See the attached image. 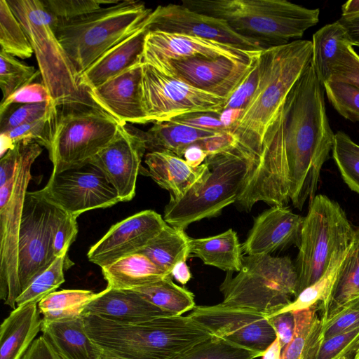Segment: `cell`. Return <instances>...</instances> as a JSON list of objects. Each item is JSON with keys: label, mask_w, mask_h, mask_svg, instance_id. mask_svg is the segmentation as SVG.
Returning <instances> with one entry per match:
<instances>
[{"label": "cell", "mask_w": 359, "mask_h": 359, "mask_svg": "<svg viewBox=\"0 0 359 359\" xmlns=\"http://www.w3.org/2000/svg\"><path fill=\"white\" fill-rule=\"evenodd\" d=\"M325 89L311 60L295 83L264 140L236 201L249 212L263 201H290L302 210L316 196L320 171L334 144L326 114Z\"/></svg>", "instance_id": "6da1fadb"}, {"label": "cell", "mask_w": 359, "mask_h": 359, "mask_svg": "<svg viewBox=\"0 0 359 359\" xmlns=\"http://www.w3.org/2000/svg\"><path fill=\"white\" fill-rule=\"evenodd\" d=\"M311 58L312 42L308 40L296 39L261 52L257 88L231 128L238 147L256 158L266 133Z\"/></svg>", "instance_id": "7a4b0ae2"}, {"label": "cell", "mask_w": 359, "mask_h": 359, "mask_svg": "<svg viewBox=\"0 0 359 359\" xmlns=\"http://www.w3.org/2000/svg\"><path fill=\"white\" fill-rule=\"evenodd\" d=\"M83 319L97 345L130 359H175L212 337L189 315L128 324L90 315Z\"/></svg>", "instance_id": "3957f363"}, {"label": "cell", "mask_w": 359, "mask_h": 359, "mask_svg": "<svg viewBox=\"0 0 359 359\" xmlns=\"http://www.w3.org/2000/svg\"><path fill=\"white\" fill-rule=\"evenodd\" d=\"M196 11L225 20L236 33L266 48L301 38L319 21L320 10L286 0H185Z\"/></svg>", "instance_id": "277c9868"}, {"label": "cell", "mask_w": 359, "mask_h": 359, "mask_svg": "<svg viewBox=\"0 0 359 359\" xmlns=\"http://www.w3.org/2000/svg\"><path fill=\"white\" fill-rule=\"evenodd\" d=\"M41 146L22 141L0 161V298L15 309L21 293L18 277V238L31 168Z\"/></svg>", "instance_id": "5b68a950"}, {"label": "cell", "mask_w": 359, "mask_h": 359, "mask_svg": "<svg viewBox=\"0 0 359 359\" xmlns=\"http://www.w3.org/2000/svg\"><path fill=\"white\" fill-rule=\"evenodd\" d=\"M255 160V156L236 147L208 156L203 176L179 199H170L163 219L171 226L185 230L191 224L219 215L235 203Z\"/></svg>", "instance_id": "8992f818"}, {"label": "cell", "mask_w": 359, "mask_h": 359, "mask_svg": "<svg viewBox=\"0 0 359 359\" xmlns=\"http://www.w3.org/2000/svg\"><path fill=\"white\" fill-rule=\"evenodd\" d=\"M152 10L138 1H118L57 23L55 34L79 76L104 53L146 25Z\"/></svg>", "instance_id": "52a82bcc"}, {"label": "cell", "mask_w": 359, "mask_h": 359, "mask_svg": "<svg viewBox=\"0 0 359 359\" xmlns=\"http://www.w3.org/2000/svg\"><path fill=\"white\" fill-rule=\"evenodd\" d=\"M35 55L42 83L57 107L95 105L79 83V76L59 41L55 20L42 0H7Z\"/></svg>", "instance_id": "ba28073f"}, {"label": "cell", "mask_w": 359, "mask_h": 359, "mask_svg": "<svg viewBox=\"0 0 359 359\" xmlns=\"http://www.w3.org/2000/svg\"><path fill=\"white\" fill-rule=\"evenodd\" d=\"M355 229L339 203L323 194L309 203L295 267L296 297L337 267L351 245Z\"/></svg>", "instance_id": "9c48e42d"}, {"label": "cell", "mask_w": 359, "mask_h": 359, "mask_svg": "<svg viewBox=\"0 0 359 359\" xmlns=\"http://www.w3.org/2000/svg\"><path fill=\"white\" fill-rule=\"evenodd\" d=\"M242 261L236 276L226 272L219 287L222 303L264 312L269 316L295 298L297 273L289 257L245 255Z\"/></svg>", "instance_id": "30bf717a"}, {"label": "cell", "mask_w": 359, "mask_h": 359, "mask_svg": "<svg viewBox=\"0 0 359 359\" xmlns=\"http://www.w3.org/2000/svg\"><path fill=\"white\" fill-rule=\"evenodd\" d=\"M55 131L48 150L52 174L79 168L114 138L121 126L96 105L60 107ZM58 108V107H57Z\"/></svg>", "instance_id": "8fae6325"}, {"label": "cell", "mask_w": 359, "mask_h": 359, "mask_svg": "<svg viewBox=\"0 0 359 359\" xmlns=\"http://www.w3.org/2000/svg\"><path fill=\"white\" fill-rule=\"evenodd\" d=\"M140 92L145 123L168 121L193 112L221 114L227 100L193 88L144 62Z\"/></svg>", "instance_id": "7c38bea8"}, {"label": "cell", "mask_w": 359, "mask_h": 359, "mask_svg": "<svg viewBox=\"0 0 359 359\" xmlns=\"http://www.w3.org/2000/svg\"><path fill=\"white\" fill-rule=\"evenodd\" d=\"M61 211L41 190L27 191L18 238L21 292L57 258L53 250L54 233Z\"/></svg>", "instance_id": "4fadbf2b"}, {"label": "cell", "mask_w": 359, "mask_h": 359, "mask_svg": "<svg viewBox=\"0 0 359 359\" xmlns=\"http://www.w3.org/2000/svg\"><path fill=\"white\" fill-rule=\"evenodd\" d=\"M213 337L252 351L261 357L277 338L269 314L223 303L196 306L189 315Z\"/></svg>", "instance_id": "5bb4252c"}, {"label": "cell", "mask_w": 359, "mask_h": 359, "mask_svg": "<svg viewBox=\"0 0 359 359\" xmlns=\"http://www.w3.org/2000/svg\"><path fill=\"white\" fill-rule=\"evenodd\" d=\"M41 191L48 201L76 218L83 212L120 202L113 186L91 164L51 174Z\"/></svg>", "instance_id": "9a60e30c"}, {"label": "cell", "mask_w": 359, "mask_h": 359, "mask_svg": "<svg viewBox=\"0 0 359 359\" xmlns=\"http://www.w3.org/2000/svg\"><path fill=\"white\" fill-rule=\"evenodd\" d=\"M257 59L242 62L224 57H196L169 60L152 67L193 88L228 99Z\"/></svg>", "instance_id": "2e32d148"}, {"label": "cell", "mask_w": 359, "mask_h": 359, "mask_svg": "<svg viewBox=\"0 0 359 359\" xmlns=\"http://www.w3.org/2000/svg\"><path fill=\"white\" fill-rule=\"evenodd\" d=\"M147 27L151 31L213 40L250 51H262L267 48L262 43L236 33L225 20L196 11L182 4L157 6L148 18Z\"/></svg>", "instance_id": "e0dca14e"}, {"label": "cell", "mask_w": 359, "mask_h": 359, "mask_svg": "<svg viewBox=\"0 0 359 359\" xmlns=\"http://www.w3.org/2000/svg\"><path fill=\"white\" fill-rule=\"evenodd\" d=\"M147 151L142 131L121 125L114 138L90 162L97 168L117 192L120 202L131 201Z\"/></svg>", "instance_id": "ac0fdd59"}, {"label": "cell", "mask_w": 359, "mask_h": 359, "mask_svg": "<svg viewBox=\"0 0 359 359\" xmlns=\"http://www.w3.org/2000/svg\"><path fill=\"white\" fill-rule=\"evenodd\" d=\"M261 52L246 50L198 36L148 30L142 62L154 66L169 60L224 57L238 62H251Z\"/></svg>", "instance_id": "d6986e66"}, {"label": "cell", "mask_w": 359, "mask_h": 359, "mask_svg": "<svg viewBox=\"0 0 359 359\" xmlns=\"http://www.w3.org/2000/svg\"><path fill=\"white\" fill-rule=\"evenodd\" d=\"M167 225L161 215L147 210L111 226L88 250V260L104 267L143 249Z\"/></svg>", "instance_id": "ffe728a7"}, {"label": "cell", "mask_w": 359, "mask_h": 359, "mask_svg": "<svg viewBox=\"0 0 359 359\" xmlns=\"http://www.w3.org/2000/svg\"><path fill=\"white\" fill-rule=\"evenodd\" d=\"M304 217L287 205H273L254 219L246 240L241 244L245 255H264L292 245L299 246Z\"/></svg>", "instance_id": "44dd1931"}, {"label": "cell", "mask_w": 359, "mask_h": 359, "mask_svg": "<svg viewBox=\"0 0 359 359\" xmlns=\"http://www.w3.org/2000/svg\"><path fill=\"white\" fill-rule=\"evenodd\" d=\"M142 63V61L137 63L100 86L87 91L96 106L121 125L145 123L140 92Z\"/></svg>", "instance_id": "7402d4cb"}, {"label": "cell", "mask_w": 359, "mask_h": 359, "mask_svg": "<svg viewBox=\"0 0 359 359\" xmlns=\"http://www.w3.org/2000/svg\"><path fill=\"white\" fill-rule=\"evenodd\" d=\"M89 315L127 324L171 316L134 290L107 287L86 307L83 317Z\"/></svg>", "instance_id": "603a6c76"}, {"label": "cell", "mask_w": 359, "mask_h": 359, "mask_svg": "<svg viewBox=\"0 0 359 359\" xmlns=\"http://www.w3.org/2000/svg\"><path fill=\"white\" fill-rule=\"evenodd\" d=\"M148 30L147 22L142 27L104 53L79 76L80 85L87 92L141 62Z\"/></svg>", "instance_id": "cb8c5ba5"}, {"label": "cell", "mask_w": 359, "mask_h": 359, "mask_svg": "<svg viewBox=\"0 0 359 359\" xmlns=\"http://www.w3.org/2000/svg\"><path fill=\"white\" fill-rule=\"evenodd\" d=\"M144 163L147 174L161 188L168 191L170 199H179L203 176L208 165L197 168L173 154L163 151L147 152Z\"/></svg>", "instance_id": "d4e9b609"}, {"label": "cell", "mask_w": 359, "mask_h": 359, "mask_svg": "<svg viewBox=\"0 0 359 359\" xmlns=\"http://www.w3.org/2000/svg\"><path fill=\"white\" fill-rule=\"evenodd\" d=\"M38 304L17 306L0 327V359H21L41 329Z\"/></svg>", "instance_id": "484cf974"}, {"label": "cell", "mask_w": 359, "mask_h": 359, "mask_svg": "<svg viewBox=\"0 0 359 359\" xmlns=\"http://www.w3.org/2000/svg\"><path fill=\"white\" fill-rule=\"evenodd\" d=\"M41 331L62 359H99L100 347L88 335L83 317L42 323Z\"/></svg>", "instance_id": "4316f807"}, {"label": "cell", "mask_w": 359, "mask_h": 359, "mask_svg": "<svg viewBox=\"0 0 359 359\" xmlns=\"http://www.w3.org/2000/svg\"><path fill=\"white\" fill-rule=\"evenodd\" d=\"M359 297V228L346 255L339 264L329 296L319 305L323 321L335 315L349 302Z\"/></svg>", "instance_id": "83f0119b"}, {"label": "cell", "mask_w": 359, "mask_h": 359, "mask_svg": "<svg viewBox=\"0 0 359 359\" xmlns=\"http://www.w3.org/2000/svg\"><path fill=\"white\" fill-rule=\"evenodd\" d=\"M107 287L134 290L171 276L146 255L136 252L102 267Z\"/></svg>", "instance_id": "f1b7e54d"}, {"label": "cell", "mask_w": 359, "mask_h": 359, "mask_svg": "<svg viewBox=\"0 0 359 359\" xmlns=\"http://www.w3.org/2000/svg\"><path fill=\"white\" fill-rule=\"evenodd\" d=\"M190 257L226 272H238L243 264L241 244L235 231L229 229L218 235L189 238Z\"/></svg>", "instance_id": "f546056e"}, {"label": "cell", "mask_w": 359, "mask_h": 359, "mask_svg": "<svg viewBox=\"0 0 359 359\" xmlns=\"http://www.w3.org/2000/svg\"><path fill=\"white\" fill-rule=\"evenodd\" d=\"M217 131L203 130L171 121L154 122L147 131H142L148 152L163 151L180 158L191 145L214 137Z\"/></svg>", "instance_id": "4dcf8cb0"}, {"label": "cell", "mask_w": 359, "mask_h": 359, "mask_svg": "<svg viewBox=\"0 0 359 359\" xmlns=\"http://www.w3.org/2000/svg\"><path fill=\"white\" fill-rule=\"evenodd\" d=\"M293 313L295 319L294 337L283 350L280 359H316L324 340L319 305Z\"/></svg>", "instance_id": "1f68e13d"}, {"label": "cell", "mask_w": 359, "mask_h": 359, "mask_svg": "<svg viewBox=\"0 0 359 359\" xmlns=\"http://www.w3.org/2000/svg\"><path fill=\"white\" fill-rule=\"evenodd\" d=\"M312 58L315 72L323 85L332 75V67L343 48L351 44L345 29L337 20L318 29L313 35Z\"/></svg>", "instance_id": "d6a6232c"}, {"label": "cell", "mask_w": 359, "mask_h": 359, "mask_svg": "<svg viewBox=\"0 0 359 359\" xmlns=\"http://www.w3.org/2000/svg\"><path fill=\"white\" fill-rule=\"evenodd\" d=\"M189 238L184 230L167 224L140 253L149 257L155 264L170 274L172 269L190 257Z\"/></svg>", "instance_id": "836d02e7"}, {"label": "cell", "mask_w": 359, "mask_h": 359, "mask_svg": "<svg viewBox=\"0 0 359 359\" xmlns=\"http://www.w3.org/2000/svg\"><path fill=\"white\" fill-rule=\"evenodd\" d=\"M96 295L88 290H62L50 294L38 304L42 323L83 317L86 307Z\"/></svg>", "instance_id": "e575fe53"}, {"label": "cell", "mask_w": 359, "mask_h": 359, "mask_svg": "<svg viewBox=\"0 0 359 359\" xmlns=\"http://www.w3.org/2000/svg\"><path fill=\"white\" fill-rule=\"evenodd\" d=\"M132 290L171 316H182L196 307L194 294L174 283L171 276Z\"/></svg>", "instance_id": "d590c367"}, {"label": "cell", "mask_w": 359, "mask_h": 359, "mask_svg": "<svg viewBox=\"0 0 359 359\" xmlns=\"http://www.w3.org/2000/svg\"><path fill=\"white\" fill-rule=\"evenodd\" d=\"M72 264L68 254L57 257L43 272L23 290L16 299V306L38 304L43 299L56 291L64 282V271Z\"/></svg>", "instance_id": "8d00e7d4"}, {"label": "cell", "mask_w": 359, "mask_h": 359, "mask_svg": "<svg viewBox=\"0 0 359 359\" xmlns=\"http://www.w3.org/2000/svg\"><path fill=\"white\" fill-rule=\"evenodd\" d=\"M1 50L15 57L29 58L33 48L7 0H0Z\"/></svg>", "instance_id": "74e56055"}, {"label": "cell", "mask_w": 359, "mask_h": 359, "mask_svg": "<svg viewBox=\"0 0 359 359\" xmlns=\"http://www.w3.org/2000/svg\"><path fill=\"white\" fill-rule=\"evenodd\" d=\"M332 157L341 178L359 194V144L343 131L335 133Z\"/></svg>", "instance_id": "f35d334b"}, {"label": "cell", "mask_w": 359, "mask_h": 359, "mask_svg": "<svg viewBox=\"0 0 359 359\" xmlns=\"http://www.w3.org/2000/svg\"><path fill=\"white\" fill-rule=\"evenodd\" d=\"M40 74L33 66L20 61L17 57L1 50L0 87L4 101L19 88L32 83Z\"/></svg>", "instance_id": "ab89813d"}, {"label": "cell", "mask_w": 359, "mask_h": 359, "mask_svg": "<svg viewBox=\"0 0 359 359\" xmlns=\"http://www.w3.org/2000/svg\"><path fill=\"white\" fill-rule=\"evenodd\" d=\"M57 117L58 108L56 107L41 118L0 134L5 135L13 146L22 141L34 142L45 147L48 151L55 131Z\"/></svg>", "instance_id": "60d3db41"}, {"label": "cell", "mask_w": 359, "mask_h": 359, "mask_svg": "<svg viewBox=\"0 0 359 359\" xmlns=\"http://www.w3.org/2000/svg\"><path fill=\"white\" fill-rule=\"evenodd\" d=\"M259 355L221 338L212 337L175 359H255Z\"/></svg>", "instance_id": "b9f144b4"}, {"label": "cell", "mask_w": 359, "mask_h": 359, "mask_svg": "<svg viewBox=\"0 0 359 359\" xmlns=\"http://www.w3.org/2000/svg\"><path fill=\"white\" fill-rule=\"evenodd\" d=\"M323 87L329 102L340 115L359 122V88L332 80L325 83Z\"/></svg>", "instance_id": "7bdbcfd3"}, {"label": "cell", "mask_w": 359, "mask_h": 359, "mask_svg": "<svg viewBox=\"0 0 359 359\" xmlns=\"http://www.w3.org/2000/svg\"><path fill=\"white\" fill-rule=\"evenodd\" d=\"M43 4L50 14L57 23L68 22L93 11L102 5L108 6L118 1L99 0H42Z\"/></svg>", "instance_id": "ee69618b"}, {"label": "cell", "mask_w": 359, "mask_h": 359, "mask_svg": "<svg viewBox=\"0 0 359 359\" xmlns=\"http://www.w3.org/2000/svg\"><path fill=\"white\" fill-rule=\"evenodd\" d=\"M57 107L53 101L10 106L0 112V132L6 133L47 115Z\"/></svg>", "instance_id": "f6af8a7d"}, {"label": "cell", "mask_w": 359, "mask_h": 359, "mask_svg": "<svg viewBox=\"0 0 359 359\" xmlns=\"http://www.w3.org/2000/svg\"><path fill=\"white\" fill-rule=\"evenodd\" d=\"M339 265L332 269L320 280L304 289L289 304L275 313L287 311L294 312L307 309L314 305L323 304L329 296L332 284Z\"/></svg>", "instance_id": "bcb514c9"}, {"label": "cell", "mask_w": 359, "mask_h": 359, "mask_svg": "<svg viewBox=\"0 0 359 359\" xmlns=\"http://www.w3.org/2000/svg\"><path fill=\"white\" fill-rule=\"evenodd\" d=\"M359 346V326L323 341L316 359L350 358Z\"/></svg>", "instance_id": "7dc6e473"}, {"label": "cell", "mask_w": 359, "mask_h": 359, "mask_svg": "<svg viewBox=\"0 0 359 359\" xmlns=\"http://www.w3.org/2000/svg\"><path fill=\"white\" fill-rule=\"evenodd\" d=\"M324 339L359 326V297L323 321Z\"/></svg>", "instance_id": "c3c4849f"}, {"label": "cell", "mask_w": 359, "mask_h": 359, "mask_svg": "<svg viewBox=\"0 0 359 359\" xmlns=\"http://www.w3.org/2000/svg\"><path fill=\"white\" fill-rule=\"evenodd\" d=\"M330 80L359 88V55L351 44L346 45L337 57L332 67Z\"/></svg>", "instance_id": "681fc988"}, {"label": "cell", "mask_w": 359, "mask_h": 359, "mask_svg": "<svg viewBox=\"0 0 359 359\" xmlns=\"http://www.w3.org/2000/svg\"><path fill=\"white\" fill-rule=\"evenodd\" d=\"M259 81V69L257 58L244 79L227 99L223 111L226 109L243 111L253 97Z\"/></svg>", "instance_id": "f907efd6"}, {"label": "cell", "mask_w": 359, "mask_h": 359, "mask_svg": "<svg viewBox=\"0 0 359 359\" xmlns=\"http://www.w3.org/2000/svg\"><path fill=\"white\" fill-rule=\"evenodd\" d=\"M76 219L61 211L54 233L53 250L56 257L67 254L69 246L75 241L78 233Z\"/></svg>", "instance_id": "816d5d0a"}, {"label": "cell", "mask_w": 359, "mask_h": 359, "mask_svg": "<svg viewBox=\"0 0 359 359\" xmlns=\"http://www.w3.org/2000/svg\"><path fill=\"white\" fill-rule=\"evenodd\" d=\"M221 114L210 111H198L176 116L169 121L188 126L217 131L231 133V129L221 120Z\"/></svg>", "instance_id": "f5cc1de1"}, {"label": "cell", "mask_w": 359, "mask_h": 359, "mask_svg": "<svg viewBox=\"0 0 359 359\" xmlns=\"http://www.w3.org/2000/svg\"><path fill=\"white\" fill-rule=\"evenodd\" d=\"M53 100L48 89L42 83H32L19 88L1 102L0 112L14 104L49 102Z\"/></svg>", "instance_id": "db71d44e"}, {"label": "cell", "mask_w": 359, "mask_h": 359, "mask_svg": "<svg viewBox=\"0 0 359 359\" xmlns=\"http://www.w3.org/2000/svg\"><path fill=\"white\" fill-rule=\"evenodd\" d=\"M271 325L279 339L282 351L292 341L295 330V319L292 311L274 313L269 316Z\"/></svg>", "instance_id": "11a10c76"}, {"label": "cell", "mask_w": 359, "mask_h": 359, "mask_svg": "<svg viewBox=\"0 0 359 359\" xmlns=\"http://www.w3.org/2000/svg\"><path fill=\"white\" fill-rule=\"evenodd\" d=\"M197 144L205 151L208 156H210L237 147L238 140L232 133H223L204 140Z\"/></svg>", "instance_id": "9f6ffc18"}, {"label": "cell", "mask_w": 359, "mask_h": 359, "mask_svg": "<svg viewBox=\"0 0 359 359\" xmlns=\"http://www.w3.org/2000/svg\"><path fill=\"white\" fill-rule=\"evenodd\" d=\"M21 359H62V358L41 335L33 341Z\"/></svg>", "instance_id": "6f0895ef"}, {"label": "cell", "mask_w": 359, "mask_h": 359, "mask_svg": "<svg viewBox=\"0 0 359 359\" xmlns=\"http://www.w3.org/2000/svg\"><path fill=\"white\" fill-rule=\"evenodd\" d=\"M338 22L345 29L351 45L359 47V13L341 15Z\"/></svg>", "instance_id": "680465c9"}, {"label": "cell", "mask_w": 359, "mask_h": 359, "mask_svg": "<svg viewBox=\"0 0 359 359\" xmlns=\"http://www.w3.org/2000/svg\"><path fill=\"white\" fill-rule=\"evenodd\" d=\"M183 157L190 166L197 168L205 162L208 155L201 147L194 144L185 150Z\"/></svg>", "instance_id": "91938a15"}, {"label": "cell", "mask_w": 359, "mask_h": 359, "mask_svg": "<svg viewBox=\"0 0 359 359\" xmlns=\"http://www.w3.org/2000/svg\"><path fill=\"white\" fill-rule=\"evenodd\" d=\"M170 275L182 285L187 283L191 278V273L186 262L177 263L171 270Z\"/></svg>", "instance_id": "94428289"}, {"label": "cell", "mask_w": 359, "mask_h": 359, "mask_svg": "<svg viewBox=\"0 0 359 359\" xmlns=\"http://www.w3.org/2000/svg\"><path fill=\"white\" fill-rule=\"evenodd\" d=\"M282 351L279 339L277 337L261 357L262 359H280Z\"/></svg>", "instance_id": "6125c7cd"}, {"label": "cell", "mask_w": 359, "mask_h": 359, "mask_svg": "<svg viewBox=\"0 0 359 359\" xmlns=\"http://www.w3.org/2000/svg\"><path fill=\"white\" fill-rule=\"evenodd\" d=\"M341 15H352L359 13V0H350L341 6Z\"/></svg>", "instance_id": "be15d7a7"}, {"label": "cell", "mask_w": 359, "mask_h": 359, "mask_svg": "<svg viewBox=\"0 0 359 359\" xmlns=\"http://www.w3.org/2000/svg\"><path fill=\"white\" fill-rule=\"evenodd\" d=\"M99 359H130L111 351L100 347Z\"/></svg>", "instance_id": "e7e4bbea"}, {"label": "cell", "mask_w": 359, "mask_h": 359, "mask_svg": "<svg viewBox=\"0 0 359 359\" xmlns=\"http://www.w3.org/2000/svg\"><path fill=\"white\" fill-rule=\"evenodd\" d=\"M353 359H359V346L354 353V356Z\"/></svg>", "instance_id": "03108f58"}, {"label": "cell", "mask_w": 359, "mask_h": 359, "mask_svg": "<svg viewBox=\"0 0 359 359\" xmlns=\"http://www.w3.org/2000/svg\"><path fill=\"white\" fill-rule=\"evenodd\" d=\"M342 359H349V358H342Z\"/></svg>", "instance_id": "003e7915"}]
</instances>
